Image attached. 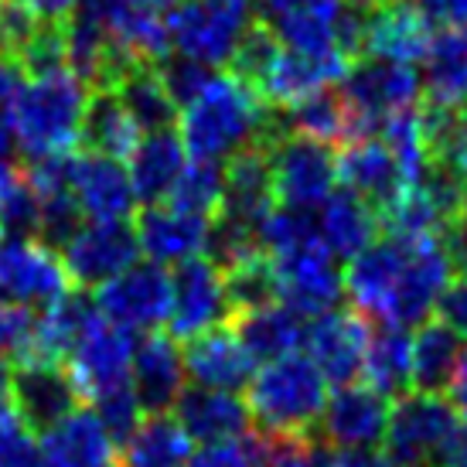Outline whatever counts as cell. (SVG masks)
I'll list each match as a JSON object with an SVG mask.
<instances>
[{
  "label": "cell",
  "instance_id": "1",
  "mask_svg": "<svg viewBox=\"0 0 467 467\" xmlns=\"http://www.w3.org/2000/svg\"><path fill=\"white\" fill-rule=\"evenodd\" d=\"M178 137L192 161L229 164L276 137V119L260 92L235 72H212L205 89L178 113Z\"/></svg>",
  "mask_w": 467,
  "mask_h": 467
},
{
  "label": "cell",
  "instance_id": "2",
  "mask_svg": "<svg viewBox=\"0 0 467 467\" xmlns=\"http://www.w3.org/2000/svg\"><path fill=\"white\" fill-rule=\"evenodd\" d=\"M89 99L92 86L82 82L72 68L27 76L25 89L11 109L17 150L31 164L52 161V157H72L82 143Z\"/></svg>",
  "mask_w": 467,
  "mask_h": 467
},
{
  "label": "cell",
  "instance_id": "3",
  "mask_svg": "<svg viewBox=\"0 0 467 467\" xmlns=\"http://www.w3.org/2000/svg\"><path fill=\"white\" fill-rule=\"evenodd\" d=\"M331 400L327 379L297 351L256 368L249 382V413L266 433H314Z\"/></svg>",
  "mask_w": 467,
  "mask_h": 467
},
{
  "label": "cell",
  "instance_id": "4",
  "mask_svg": "<svg viewBox=\"0 0 467 467\" xmlns=\"http://www.w3.org/2000/svg\"><path fill=\"white\" fill-rule=\"evenodd\" d=\"M164 21L171 55L222 68L233 66L239 45L260 25V0H174Z\"/></svg>",
  "mask_w": 467,
  "mask_h": 467
},
{
  "label": "cell",
  "instance_id": "5",
  "mask_svg": "<svg viewBox=\"0 0 467 467\" xmlns=\"http://www.w3.org/2000/svg\"><path fill=\"white\" fill-rule=\"evenodd\" d=\"M260 25L290 52H345L358 58L362 11L348 0H260Z\"/></svg>",
  "mask_w": 467,
  "mask_h": 467
},
{
  "label": "cell",
  "instance_id": "6",
  "mask_svg": "<svg viewBox=\"0 0 467 467\" xmlns=\"http://www.w3.org/2000/svg\"><path fill=\"white\" fill-rule=\"evenodd\" d=\"M341 99L351 109L358 137H379V130L406 109H416L423 99V82L416 66L358 58L341 82ZM355 137V140H358Z\"/></svg>",
  "mask_w": 467,
  "mask_h": 467
},
{
  "label": "cell",
  "instance_id": "7",
  "mask_svg": "<svg viewBox=\"0 0 467 467\" xmlns=\"http://www.w3.org/2000/svg\"><path fill=\"white\" fill-rule=\"evenodd\" d=\"M461 427L464 416L447 396L410 392L392 406L386 454L396 467H437Z\"/></svg>",
  "mask_w": 467,
  "mask_h": 467
},
{
  "label": "cell",
  "instance_id": "8",
  "mask_svg": "<svg viewBox=\"0 0 467 467\" xmlns=\"http://www.w3.org/2000/svg\"><path fill=\"white\" fill-rule=\"evenodd\" d=\"M266 154L280 205L317 212L337 192V157L327 143L284 133L276 123V137L266 143Z\"/></svg>",
  "mask_w": 467,
  "mask_h": 467
},
{
  "label": "cell",
  "instance_id": "9",
  "mask_svg": "<svg viewBox=\"0 0 467 467\" xmlns=\"http://www.w3.org/2000/svg\"><path fill=\"white\" fill-rule=\"evenodd\" d=\"M171 270L140 260L92 294L96 311L127 335H157L171 321Z\"/></svg>",
  "mask_w": 467,
  "mask_h": 467
},
{
  "label": "cell",
  "instance_id": "10",
  "mask_svg": "<svg viewBox=\"0 0 467 467\" xmlns=\"http://www.w3.org/2000/svg\"><path fill=\"white\" fill-rule=\"evenodd\" d=\"M266 263H270L273 300L300 314L304 321L335 311L345 294V270H337V260L321 243L273 256Z\"/></svg>",
  "mask_w": 467,
  "mask_h": 467
},
{
  "label": "cell",
  "instance_id": "11",
  "mask_svg": "<svg viewBox=\"0 0 467 467\" xmlns=\"http://www.w3.org/2000/svg\"><path fill=\"white\" fill-rule=\"evenodd\" d=\"M171 337H202L208 331H219L235 317L233 297H229V280L219 263L208 256L184 263L178 270H171Z\"/></svg>",
  "mask_w": 467,
  "mask_h": 467
},
{
  "label": "cell",
  "instance_id": "12",
  "mask_svg": "<svg viewBox=\"0 0 467 467\" xmlns=\"http://www.w3.org/2000/svg\"><path fill=\"white\" fill-rule=\"evenodd\" d=\"M62 256L41 239H4L0 235V304L52 307L68 290Z\"/></svg>",
  "mask_w": 467,
  "mask_h": 467
},
{
  "label": "cell",
  "instance_id": "13",
  "mask_svg": "<svg viewBox=\"0 0 467 467\" xmlns=\"http://www.w3.org/2000/svg\"><path fill=\"white\" fill-rule=\"evenodd\" d=\"M58 256L72 284L99 290L140 263V246L130 222H82Z\"/></svg>",
  "mask_w": 467,
  "mask_h": 467
},
{
  "label": "cell",
  "instance_id": "14",
  "mask_svg": "<svg viewBox=\"0 0 467 467\" xmlns=\"http://www.w3.org/2000/svg\"><path fill=\"white\" fill-rule=\"evenodd\" d=\"M389 420L392 402L358 379L331 392L317 437L331 451H379L389 437Z\"/></svg>",
  "mask_w": 467,
  "mask_h": 467
},
{
  "label": "cell",
  "instance_id": "15",
  "mask_svg": "<svg viewBox=\"0 0 467 467\" xmlns=\"http://www.w3.org/2000/svg\"><path fill=\"white\" fill-rule=\"evenodd\" d=\"M372 327L358 311L335 307V311L314 317L304 335V355L317 365V372L327 379V386H351L358 382L368 355Z\"/></svg>",
  "mask_w": 467,
  "mask_h": 467
},
{
  "label": "cell",
  "instance_id": "16",
  "mask_svg": "<svg viewBox=\"0 0 467 467\" xmlns=\"http://www.w3.org/2000/svg\"><path fill=\"white\" fill-rule=\"evenodd\" d=\"M133 351H137V337L127 335L123 327L109 325L103 314L96 311V317L86 325V331L78 335L66 358V368L76 379L82 400H92L113 386L130 382Z\"/></svg>",
  "mask_w": 467,
  "mask_h": 467
},
{
  "label": "cell",
  "instance_id": "17",
  "mask_svg": "<svg viewBox=\"0 0 467 467\" xmlns=\"http://www.w3.org/2000/svg\"><path fill=\"white\" fill-rule=\"evenodd\" d=\"M348 68L351 58L345 52H290L280 45L266 76L256 82V92L266 99L270 109L284 113L311 96L331 92L337 82H345Z\"/></svg>",
  "mask_w": 467,
  "mask_h": 467
},
{
  "label": "cell",
  "instance_id": "18",
  "mask_svg": "<svg viewBox=\"0 0 467 467\" xmlns=\"http://www.w3.org/2000/svg\"><path fill=\"white\" fill-rule=\"evenodd\" d=\"M433 41V25L410 0H382L372 11H362L358 55L396 66H420Z\"/></svg>",
  "mask_w": 467,
  "mask_h": 467
},
{
  "label": "cell",
  "instance_id": "19",
  "mask_svg": "<svg viewBox=\"0 0 467 467\" xmlns=\"http://www.w3.org/2000/svg\"><path fill=\"white\" fill-rule=\"evenodd\" d=\"M215 219H202L174 205H147L133 222L140 256L154 266L178 270L184 263L208 256Z\"/></svg>",
  "mask_w": 467,
  "mask_h": 467
},
{
  "label": "cell",
  "instance_id": "20",
  "mask_svg": "<svg viewBox=\"0 0 467 467\" xmlns=\"http://www.w3.org/2000/svg\"><path fill=\"white\" fill-rule=\"evenodd\" d=\"M68 182H72V195L86 222H130V215L140 205L127 164L113 157L92 154V150L72 154Z\"/></svg>",
  "mask_w": 467,
  "mask_h": 467
},
{
  "label": "cell",
  "instance_id": "21",
  "mask_svg": "<svg viewBox=\"0 0 467 467\" xmlns=\"http://www.w3.org/2000/svg\"><path fill=\"white\" fill-rule=\"evenodd\" d=\"M11 402L31 433L55 427L72 410L82 406L76 379L66 365L55 362H17L11 376Z\"/></svg>",
  "mask_w": 467,
  "mask_h": 467
},
{
  "label": "cell",
  "instance_id": "22",
  "mask_svg": "<svg viewBox=\"0 0 467 467\" xmlns=\"http://www.w3.org/2000/svg\"><path fill=\"white\" fill-rule=\"evenodd\" d=\"M402 266H406V239H379L372 246L358 253L355 260L345 266V297L351 300V311H358L368 321L386 325L389 307L396 300L402 280Z\"/></svg>",
  "mask_w": 467,
  "mask_h": 467
},
{
  "label": "cell",
  "instance_id": "23",
  "mask_svg": "<svg viewBox=\"0 0 467 467\" xmlns=\"http://www.w3.org/2000/svg\"><path fill=\"white\" fill-rule=\"evenodd\" d=\"M256 358L246 351L233 327H219L184 345V372L195 389L243 392L256 376Z\"/></svg>",
  "mask_w": 467,
  "mask_h": 467
},
{
  "label": "cell",
  "instance_id": "24",
  "mask_svg": "<svg viewBox=\"0 0 467 467\" xmlns=\"http://www.w3.org/2000/svg\"><path fill=\"white\" fill-rule=\"evenodd\" d=\"M130 386L140 396L143 413H174V406L188 389V372H184V351L178 341L164 331L143 335L133 351Z\"/></svg>",
  "mask_w": 467,
  "mask_h": 467
},
{
  "label": "cell",
  "instance_id": "25",
  "mask_svg": "<svg viewBox=\"0 0 467 467\" xmlns=\"http://www.w3.org/2000/svg\"><path fill=\"white\" fill-rule=\"evenodd\" d=\"M48 467H117V441L92 406H78L66 420L38 433Z\"/></svg>",
  "mask_w": 467,
  "mask_h": 467
},
{
  "label": "cell",
  "instance_id": "26",
  "mask_svg": "<svg viewBox=\"0 0 467 467\" xmlns=\"http://www.w3.org/2000/svg\"><path fill=\"white\" fill-rule=\"evenodd\" d=\"M276 202V184H273V168L266 147H253L243 150L225 164V198H222L219 219L246 225V229H260L263 219L270 215Z\"/></svg>",
  "mask_w": 467,
  "mask_h": 467
},
{
  "label": "cell",
  "instance_id": "27",
  "mask_svg": "<svg viewBox=\"0 0 467 467\" xmlns=\"http://www.w3.org/2000/svg\"><path fill=\"white\" fill-rule=\"evenodd\" d=\"M174 416L192 437V443H225V441H246L253 427L249 402L239 392H215V389H195L188 386L182 400L174 406Z\"/></svg>",
  "mask_w": 467,
  "mask_h": 467
},
{
  "label": "cell",
  "instance_id": "28",
  "mask_svg": "<svg viewBox=\"0 0 467 467\" xmlns=\"http://www.w3.org/2000/svg\"><path fill=\"white\" fill-rule=\"evenodd\" d=\"M337 184L376 208H386L406 188L400 164H396V157L382 137H358V140L341 147Z\"/></svg>",
  "mask_w": 467,
  "mask_h": 467
},
{
  "label": "cell",
  "instance_id": "29",
  "mask_svg": "<svg viewBox=\"0 0 467 467\" xmlns=\"http://www.w3.org/2000/svg\"><path fill=\"white\" fill-rule=\"evenodd\" d=\"M420 82L427 106L447 113L467 109V27L433 31V41L420 62Z\"/></svg>",
  "mask_w": 467,
  "mask_h": 467
},
{
  "label": "cell",
  "instance_id": "30",
  "mask_svg": "<svg viewBox=\"0 0 467 467\" xmlns=\"http://www.w3.org/2000/svg\"><path fill=\"white\" fill-rule=\"evenodd\" d=\"M314 222H317L321 246L335 260H355L372 243H379V233H382L379 208L368 205L365 198L345 192V188H337L335 195L314 212Z\"/></svg>",
  "mask_w": 467,
  "mask_h": 467
},
{
  "label": "cell",
  "instance_id": "31",
  "mask_svg": "<svg viewBox=\"0 0 467 467\" xmlns=\"http://www.w3.org/2000/svg\"><path fill=\"white\" fill-rule=\"evenodd\" d=\"M184 168H188V150L178 130L143 133L133 154L127 157V174L140 205H164Z\"/></svg>",
  "mask_w": 467,
  "mask_h": 467
},
{
  "label": "cell",
  "instance_id": "32",
  "mask_svg": "<svg viewBox=\"0 0 467 467\" xmlns=\"http://www.w3.org/2000/svg\"><path fill=\"white\" fill-rule=\"evenodd\" d=\"M233 331L246 345L249 355L256 358V365H266L276 362V358H286V355H297L300 345H304V335H307V325H304L300 314L273 300V304L235 314Z\"/></svg>",
  "mask_w": 467,
  "mask_h": 467
},
{
  "label": "cell",
  "instance_id": "33",
  "mask_svg": "<svg viewBox=\"0 0 467 467\" xmlns=\"http://www.w3.org/2000/svg\"><path fill=\"white\" fill-rule=\"evenodd\" d=\"M92 317H96V304L89 294H66L62 300H55L52 307H45L38 314L35 335H31V345H27L21 362L62 365Z\"/></svg>",
  "mask_w": 467,
  "mask_h": 467
},
{
  "label": "cell",
  "instance_id": "34",
  "mask_svg": "<svg viewBox=\"0 0 467 467\" xmlns=\"http://www.w3.org/2000/svg\"><path fill=\"white\" fill-rule=\"evenodd\" d=\"M464 337L447 327L441 317H430L427 325L413 331V392L443 396L451 392L454 372L464 355Z\"/></svg>",
  "mask_w": 467,
  "mask_h": 467
},
{
  "label": "cell",
  "instance_id": "35",
  "mask_svg": "<svg viewBox=\"0 0 467 467\" xmlns=\"http://www.w3.org/2000/svg\"><path fill=\"white\" fill-rule=\"evenodd\" d=\"M362 382L382 392L386 400H402L413 392V331L410 327L372 331Z\"/></svg>",
  "mask_w": 467,
  "mask_h": 467
},
{
  "label": "cell",
  "instance_id": "36",
  "mask_svg": "<svg viewBox=\"0 0 467 467\" xmlns=\"http://www.w3.org/2000/svg\"><path fill=\"white\" fill-rule=\"evenodd\" d=\"M192 437L174 413H147L123 441V467H188Z\"/></svg>",
  "mask_w": 467,
  "mask_h": 467
},
{
  "label": "cell",
  "instance_id": "37",
  "mask_svg": "<svg viewBox=\"0 0 467 467\" xmlns=\"http://www.w3.org/2000/svg\"><path fill=\"white\" fill-rule=\"evenodd\" d=\"M143 130L133 123L127 106L119 103L113 89L92 92L89 113H86V127H82V143L92 154L113 157V161H127L133 147L140 143Z\"/></svg>",
  "mask_w": 467,
  "mask_h": 467
},
{
  "label": "cell",
  "instance_id": "38",
  "mask_svg": "<svg viewBox=\"0 0 467 467\" xmlns=\"http://www.w3.org/2000/svg\"><path fill=\"white\" fill-rule=\"evenodd\" d=\"M113 92L119 96V103L127 106V113L133 117V123L143 133L171 130L178 123V103L171 99L168 86L161 78L157 66H133L127 76L119 78Z\"/></svg>",
  "mask_w": 467,
  "mask_h": 467
},
{
  "label": "cell",
  "instance_id": "39",
  "mask_svg": "<svg viewBox=\"0 0 467 467\" xmlns=\"http://www.w3.org/2000/svg\"><path fill=\"white\" fill-rule=\"evenodd\" d=\"M280 130L284 133H297V137H311L317 143H351L358 133H355V119H351V109L345 106L341 92H321V96H311L304 103L290 106L280 113Z\"/></svg>",
  "mask_w": 467,
  "mask_h": 467
},
{
  "label": "cell",
  "instance_id": "40",
  "mask_svg": "<svg viewBox=\"0 0 467 467\" xmlns=\"http://www.w3.org/2000/svg\"><path fill=\"white\" fill-rule=\"evenodd\" d=\"M41 208L35 184L25 168L0 164V235L4 239H38Z\"/></svg>",
  "mask_w": 467,
  "mask_h": 467
},
{
  "label": "cell",
  "instance_id": "41",
  "mask_svg": "<svg viewBox=\"0 0 467 467\" xmlns=\"http://www.w3.org/2000/svg\"><path fill=\"white\" fill-rule=\"evenodd\" d=\"M222 198H225V168L188 157V168L182 171L168 205L192 212V215H202V219H219Z\"/></svg>",
  "mask_w": 467,
  "mask_h": 467
},
{
  "label": "cell",
  "instance_id": "42",
  "mask_svg": "<svg viewBox=\"0 0 467 467\" xmlns=\"http://www.w3.org/2000/svg\"><path fill=\"white\" fill-rule=\"evenodd\" d=\"M423 119L433 143V164L467 188V109L447 113L423 103Z\"/></svg>",
  "mask_w": 467,
  "mask_h": 467
},
{
  "label": "cell",
  "instance_id": "43",
  "mask_svg": "<svg viewBox=\"0 0 467 467\" xmlns=\"http://www.w3.org/2000/svg\"><path fill=\"white\" fill-rule=\"evenodd\" d=\"M256 467H325L327 451L311 433H249Z\"/></svg>",
  "mask_w": 467,
  "mask_h": 467
},
{
  "label": "cell",
  "instance_id": "44",
  "mask_svg": "<svg viewBox=\"0 0 467 467\" xmlns=\"http://www.w3.org/2000/svg\"><path fill=\"white\" fill-rule=\"evenodd\" d=\"M256 239H260V249L266 260L321 243V239H317L314 212H300V208H286V205H276L270 215L263 219V225L256 229Z\"/></svg>",
  "mask_w": 467,
  "mask_h": 467
},
{
  "label": "cell",
  "instance_id": "45",
  "mask_svg": "<svg viewBox=\"0 0 467 467\" xmlns=\"http://www.w3.org/2000/svg\"><path fill=\"white\" fill-rule=\"evenodd\" d=\"M89 402H92V410H96V416L106 423V430L113 433V441H127L133 430L140 427L143 416H147L143 413L140 396L133 392L130 382L99 392V396H92Z\"/></svg>",
  "mask_w": 467,
  "mask_h": 467
},
{
  "label": "cell",
  "instance_id": "46",
  "mask_svg": "<svg viewBox=\"0 0 467 467\" xmlns=\"http://www.w3.org/2000/svg\"><path fill=\"white\" fill-rule=\"evenodd\" d=\"M41 31H45V25L21 0H0V55L21 62Z\"/></svg>",
  "mask_w": 467,
  "mask_h": 467
},
{
  "label": "cell",
  "instance_id": "47",
  "mask_svg": "<svg viewBox=\"0 0 467 467\" xmlns=\"http://www.w3.org/2000/svg\"><path fill=\"white\" fill-rule=\"evenodd\" d=\"M157 68H161V78H164V86H168L171 99L178 103V109L192 103L198 92L205 89L208 78H212V68L188 62V58H178V55H168Z\"/></svg>",
  "mask_w": 467,
  "mask_h": 467
},
{
  "label": "cell",
  "instance_id": "48",
  "mask_svg": "<svg viewBox=\"0 0 467 467\" xmlns=\"http://www.w3.org/2000/svg\"><path fill=\"white\" fill-rule=\"evenodd\" d=\"M35 321L38 314L31 307H17V304H0V358H25L31 335H35Z\"/></svg>",
  "mask_w": 467,
  "mask_h": 467
},
{
  "label": "cell",
  "instance_id": "49",
  "mask_svg": "<svg viewBox=\"0 0 467 467\" xmlns=\"http://www.w3.org/2000/svg\"><path fill=\"white\" fill-rule=\"evenodd\" d=\"M188 467H256V457H253V447L246 441H225V443H208V447H198Z\"/></svg>",
  "mask_w": 467,
  "mask_h": 467
},
{
  "label": "cell",
  "instance_id": "50",
  "mask_svg": "<svg viewBox=\"0 0 467 467\" xmlns=\"http://www.w3.org/2000/svg\"><path fill=\"white\" fill-rule=\"evenodd\" d=\"M437 317L467 341V273L447 286V294L441 297V307H437Z\"/></svg>",
  "mask_w": 467,
  "mask_h": 467
},
{
  "label": "cell",
  "instance_id": "51",
  "mask_svg": "<svg viewBox=\"0 0 467 467\" xmlns=\"http://www.w3.org/2000/svg\"><path fill=\"white\" fill-rule=\"evenodd\" d=\"M430 25L441 27H467V0H416Z\"/></svg>",
  "mask_w": 467,
  "mask_h": 467
},
{
  "label": "cell",
  "instance_id": "52",
  "mask_svg": "<svg viewBox=\"0 0 467 467\" xmlns=\"http://www.w3.org/2000/svg\"><path fill=\"white\" fill-rule=\"evenodd\" d=\"M25 82H27L25 66L17 58L0 55V113H11L21 89H25Z\"/></svg>",
  "mask_w": 467,
  "mask_h": 467
},
{
  "label": "cell",
  "instance_id": "53",
  "mask_svg": "<svg viewBox=\"0 0 467 467\" xmlns=\"http://www.w3.org/2000/svg\"><path fill=\"white\" fill-rule=\"evenodd\" d=\"M0 467H48L45 454H41V443L31 437V430H25L21 437H14L11 447L0 454Z\"/></svg>",
  "mask_w": 467,
  "mask_h": 467
},
{
  "label": "cell",
  "instance_id": "54",
  "mask_svg": "<svg viewBox=\"0 0 467 467\" xmlns=\"http://www.w3.org/2000/svg\"><path fill=\"white\" fill-rule=\"evenodd\" d=\"M21 4L38 17L41 25H66L82 7V0H21Z\"/></svg>",
  "mask_w": 467,
  "mask_h": 467
},
{
  "label": "cell",
  "instance_id": "55",
  "mask_svg": "<svg viewBox=\"0 0 467 467\" xmlns=\"http://www.w3.org/2000/svg\"><path fill=\"white\" fill-rule=\"evenodd\" d=\"M325 467H396L389 454L379 451H327Z\"/></svg>",
  "mask_w": 467,
  "mask_h": 467
},
{
  "label": "cell",
  "instance_id": "56",
  "mask_svg": "<svg viewBox=\"0 0 467 467\" xmlns=\"http://www.w3.org/2000/svg\"><path fill=\"white\" fill-rule=\"evenodd\" d=\"M17 154H21V150H17L14 119H11V113H0V164H14Z\"/></svg>",
  "mask_w": 467,
  "mask_h": 467
},
{
  "label": "cell",
  "instance_id": "57",
  "mask_svg": "<svg viewBox=\"0 0 467 467\" xmlns=\"http://www.w3.org/2000/svg\"><path fill=\"white\" fill-rule=\"evenodd\" d=\"M451 402H454L457 413L464 416L467 423V345H464V355H461V365H457L454 372V382H451Z\"/></svg>",
  "mask_w": 467,
  "mask_h": 467
},
{
  "label": "cell",
  "instance_id": "58",
  "mask_svg": "<svg viewBox=\"0 0 467 467\" xmlns=\"http://www.w3.org/2000/svg\"><path fill=\"white\" fill-rule=\"evenodd\" d=\"M437 467H467V423L461 427V433H457L454 441H451V447L443 451Z\"/></svg>",
  "mask_w": 467,
  "mask_h": 467
},
{
  "label": "cell",
  "instance_id": "59",
  "mask_svg": "<svg viewBox=\"0 0 467 467\" xmlns=\"http://www.w3.org/2000/svg\"><path fill=\"white\" fill-rule=\"evenodd\" d=\"M454 225L461 229V233L467 235V188H464V198H461V208H457V219H454Z\"/></svg>",
  "mask_w": 467,
  "mask_h": 467
},
{
  "label": "cell",
  "instance_id": "60",
  "mask_svg": "<svg viewBox=\"0 0 467 467\" xmlns=\"http://www.w3.org/2000/svg\"><path fill=\"white\" fill-rule=\"evenodd\" d=\"M348 4L355 7V11H372V7H379L382 0H348Z\"/></svg>",
  "mask_w": 467,
  "mask_h": 467
}]
</instances>
